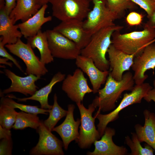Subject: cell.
I'll return each instance as SVG.
<instances>
[{"instance_id":"cell-1","label":"cell","mask_w":155,"mask_h":155,"mask_svg":"<svg viewBox=\"0 0 155 155\" xmlns=\"http://www.w3.org/2000/svg\"><path fill=\"white\" fill-rule=\"evenodd\" d=\"M135 84L133 75L130 71L123 75L121 80L117 81L109 73L103 88L100 89L92 103L98 110L103 112L113 110L116 108V102L125 91H131Z\"/></svg>"},{"instance_id":"cell-2","label":"cell","mask_w":155,"mask_h":155,"mask_svg":"<svg viewBox=\"0 0 155 155\" xmlns=\"http://www.w3.org/2000/svg\"><path fill=\"white\" fill-rule=\"evenodd\" d=\"M123 28V26L115 24L98 31L92 35L88 44L81 50L80 55L92 59L100 70L108 71L109 63L106 54L112 44V34L115 31H121Z\"/></svg>"},{"instance_id":"cell-3","label":"cell","mask_w":155,"mask_h":155,"mask_svg":"<svg viewBox=\"0 0 155 155\" xmlns=\"http://www.w3.org/2000/svg\"><path fill=\"white\" fill-rule=\"evenodd\" d=\"M116 30L111 37L112 44L128 54H140L148 44L155 40V28H144L141 31L121 34Z\"/></svg>"},{"instance_id":"cell-4","label":"cell","mask_w":155,"mask_h":155,"mask_svg":"<svg viewBox=\"0 0 155 155\" xmlns=\"http://www.w3.org/2000/svg\"><path fill=\"white\" fill-rule=\"evenodd\" d=\"M152 88L150 84L147 83L135 84L131 92L124 94L119 105L111 112L107 114H102L98 110L94 116L99 121L97 125V130L100 137L104 134L108 124L119 118V113L121 111L132 104L140 103L142 99Z\"/></svg>"},{"instance_id":"cell-5","label":"cell","mask_w":155,"mask_h":155,"mask_svg":"<svg viewBox=\"0 0 155 155\" xmlns=\"http://www.w3.org/2000/svg\"><path fill=\"white\" fill-rule=\"evenodd\" d=\"M93 7L83 21L84 29L92 35L101 29L115 25L114 21L119 18L109 8L106 0H92Z\"/></svg>"},{"instance_id":"cell-6","label":"cell","mask_w":155,"mask_h":155,"mask_svg":"<svg viewBox=\"0 0 155 155\" xmlns=\"http://www.w3.org/2000/svg\"><path fill=\"white\" fill-rule=\"evenodd\" d=\"M90 2L87 0H49L53 16L61 22L72 19L83 21L90 11Z\"/></svg>"},{"instance_id":"cell-7","label":"cell","mask_w":155,"mask_h":155,"mask_svg":"<svg viewBox=\"0 0 155 155\" xmlns=\"http://www.w3.org/2000/svg\"><path fill=\"white\" fill-rule=\"evenodd\" d=\"M76 104L80 114L81 125L79 136L75 141L80 148H88L101 137L95 125L96 118L92 116L96 108L92 103L88 106V108L81 102L76 103Z\"/></svg>"},{"instance_id":"cell-8","label":"cell","mask_w":155,"mask_h":155,"mask_svg":"<svg viewBox=\"0 0 155 155\" xmlns=\"http://www.w3.org/2000/svg\"><path fill=\"white\" fill-rule=\"evenodd\" d=\"M5 46L11 53L23 61L26 66V74H32L41 77L48 73L45 65L35 55L33 49L28 44L23 42L20 38L16 43L7 44Z\"/></svg>"},{"instance_id":"cell-9","label":"cell","mask_w":155,"mask_h":155,"mask_svg":"<svg viewBox=\"0 0 155 155\" xmlns=\"http://www.w3.org/2000/svg\"><path fill=\"white\" fill-rule=\"evenodd\" d=\"M49 48L53 57L75 59L81 49L74 42L53 29L46 31Z\"/></svg>"},{"instance_id":"cell-10","label":"cell","mask_w":155,"mask_h":155,"mask_svg":"<svg viewBox=\"0 0 155 155\" xmlns=\"http://www.w3.org/2000/svg\"><path fill=\"white\" fill-rule=\"evenodd\" d=\"M39 135L38 141L30 151L31 155H63V142L56 137L41 121L36 129Z\"/></svg>"},{"instance_id":"cell-11","label":"cell","mask_w":155,"mask_h":155,"mask_svg":"<svg viewBox=\"0 0 155 155\" xmlns=\"http://www.w3.org/2000/svg\"><path fill=\"white\" fill-rule=\"evenodd\" d=\"M62 89L76 103L81 102L86 94L93 92L88 85L83 72L79 68L76 69L72 74H69L65 78Z\"/></svg>"},{"instance_id":"cell-12","label":"cell","mask_w":155,"mask_h":155,"mask_svg":"<svg viewBox=\"0 0 155 155\" xmlns=\"http://www.w3.org/2000/svg\"><path fill=\"white\" fill-rule=\"evenodd\" d=\"M134 72L133 78L135 84L143 83L148 78L145 74L148 70L152 69L154 73L155 68V43L147 45L142 52L135 56L131 67Z\"/></svg>"},{"instance_id":"cell-13","label":"cell","mask_w":155,"mask_h":155,"mask_svg":"<svg viewBox=\"0 0 155 155\" xmlns=\"http://www.w3.org/2000/svg\"><path fill=\"white\" fill-rule=\"evenodd\" d=\"M53 29L74 42L81 49L88 44L92 35L84 29L83 21L78 19L62 21Z\"/></svg>"},{"instance_id":"cell-14","label":"cell","mask_w":155,"mask_h":155,"mask_svg":"<svg viewBox=\"0 0 155 155\" xmlns=\"http://www.w3.org/2000/svg\"><path fill=\"white\" fill-rule=\"evenodd\" d=\"M110 66L109 73L117 81L122 78L123 73L129 71L133 63L136 55L125 53L116 48L111 44L107 52Z\"/></svg>"},{"instance_id":"cell-15","label":"cell","mask_w":155,"mask_h":155,"mask_svg":"<svg viewBox=\"0 0 155 155\" xmlns=\"http://www.w3.org/2000/svg\"><path fill=\"white\" fill-rule=\"evenodd\" d=\"M6 75L11 80V83L10 86L5 89L0 93L1 97L4 94L12 92H18L26 96L34 94L38 88L35 84V82L40 78V77L31 74L26 76H19L9 69L4 71Z\"/></svg>"},{"instance_id":"cell-16","label":"cell","mask_w":155,"mask_h":155,"mask_svg":"<svg viewBox=\"0 0 155 155\" xmlns=\"http://www.w3.org/2000/svg\"><path fill=\"white\" fill-rule=\"evenodd\" d=\"M76 66L88 77L92 87L93 92H98L102 85L105 84L109 71H102L95 65L90 58L80 55L76 58Z\"/></svg>"},{"instance_id":"cell-17","label":"cell","mask_w":155,"mask_h":155,"mask_svg":"<svg viewBox=\"0 0 155 155\" xmlns=\"http://www.w3.org/2000/svg\"><path fill=\"white\" fill-rule=\"evenodd\" d=\"M67 107V113L64 121L59 125L54 127L52 131L56 132L59 135L65 150L67 149L69 145L71 142L78 139L79 135L78 127L81 123L80 119H79L76 121L74 119L75 105L69 104Z\"/></svg>"},{"instance_id":"cell-18","label":"cell","mask_w":155,"mask_h":155,"mask_svg":"<svg viewBox=\"0 0 155 155\" xmlns=\"http://www.w3.org/2000/svg\"><path fill=\"white\" fill-rule=\"evenodd\" d=\"M115 129L106 127L101 139L94 142L95 149L92 152H88V155H125L128 150L123 146H119L115 144L112 138L115 135Z\"/></svg>"},{"instance_id":"cell-19","label":"cell","mask_w":155,"mask_h":155,"mask_svg":"<svg viewBox=\"0 0 155 155\" xmlns=\"http://www.w3.org/2000/svg\"><path fill=\"white\" fill-rule=\"evenodd\" d=\"M47 4L42 5L38 11L26 21L17 24L23 36L26 38L36 35L45 23L51 21V16H45Z\"/></svg>"},{"instance_id":"cell-20","label":"cell","mask_w":155,"mask_h":155,"mask_svg":"<svg viewBox=\"0 0 155 155\" xmlns=\"http://www.w3.org/2000/svg\"><path fill=\"white\" fill-rule=\"evenodd\" d=\"M65 77V74L60 72H58L53 75L51 81L48 84L40 90H37L34 94L30 97L22 98H17L12 94L7 95L6 96L15 99L18 102H25L29 100H35L39 102L41 108L51 109L53 105L49 104V95L52 91L53 86L57 83L63 81Z\"/></svg>"},{"instance_id":"cell-21","label":"cell","mask_w":155,"mask_h":155,"mask_svg":"<svg viewBox=\"0 0 155 155\" xmlns=\"http://www.w3.org/2000/svg\"><path fill=\"white\" fill-rule=\"evenodd\" d=\"M144 126L137 124L134 126L137 138L141 142H145L155 151V114L147 109L143 112Z\"/></svg>"},{"instance_id":"cell-22","label":"cell","mask_w":155,"mask_h":155,"mask_svg":"<svg viewBox=\"0 0 155 155\" xmlns=\"http://www.w3.org/2000/svg\"><path fill=\"white\" fill-rule=\"evenodd\" d=\"M0 40L4 45L13 44L23 36L17 24H14L5 7L0 9Z\"/></svg>"},{"instance_id":"cell-23","label":"cell","mask_w":155,"mask_h":155,"mask_svg":"<svg viewBox=\"0 0 155 155\" xmlns=\"http://www.w3.org/2000/svg\"><path fill=\"white\" fill-rule=\"evenodd\" d=\"M42 6L36 0H17L9 16L14 24L19 20L23 22L35 14Z\"/></svg>"},{"instance_id":"cell-24","label":"cell","mask_w":155,"mask_h":155,"mask_svg":"<svg viewBox=\"0 0 155 155\" xmlns=\"http://www.w3.org/2000/svg\"><path fill=\"white\" fill-rule=\"evenodd\" d=\"M27 43L32 49L37 48L40 55V61L45 65L51 63L54 60L49 48L46 31L40 30L35 36L27 38Z\"/></svg>"},{"instance_id":"cell-25","label":"cell","mask_w":155,"mask_h":155,"mask_svg":"<svg viewBox=\"0 0 155 155\" xmlns=\"http://www.w3.org/2000/svg\"><path fill=\"white\" fill-rule=\"evenodd\" d=\"M37 115L23 111L18 112L12 128L16 130H22L29 127L36 130L41 122Z\"/></svg>"},{"instance_id":"cell-26","label":"cell","mask_w":155,"mask_h":155,"mask_svg":"<svg viewBox=\"0 0 155 155\" xmlns=\"http://www.w3.org/2000/svg\"><path fill=\"white\" fill-rule=\"evenodd\" d=\"M131 138L127 135L125 137V142L130 148L131 155H153L155 151L149 145L145 143L143 147L141 144L135 133H131Z\"/></svg>"},{"instance_id":"cell-27","label":"cell","mask_w":155,"mask_h":155,"mask_svg":"<svg viewBox=\"0 0 155 155\" xmlns=\"http://www.w3.org/2000/svg\"><path fill=\"white\" fill-rule=\"evenodd\" d=\"M54 103L52 108L50 110L48 118L43 121L45 126L52 131L58 121L62 118L66 116L67 111L61 107L57 102V97L55 94L53 97Z\"/></svg>"},{"instance_id":"cell-28","label":"cell","mask_w":155,"mask_h":155,"mask_svg":"<svg viewBox=\"0 0 155 155\" xmlns=\"http://www.w3.org/2000/svg\"><path fill=\"white\" fill-rule=\"evenodd\" d=\"M13 107L1 103L0 105V125L3 128L10 130L16 118L18 112Z\"/></svg>"},{"instance_id":"cell-29","label":"cell","mask_w":155,"mask_h":155,"mask_svg":"<svg viewBox=\"0 0 155 155\" xmlns=\"http://www.w3.org/2000/svg\"><path fill=\"white\" fill-rule=\"evenodd\" d=\"M1 103L7 104L15 108H18L22 111L27 113L38 114H39L48 115L50 109L39 108L38 106H32L18 103L12 98L3 96L1 97Z\"/></svg>"},{"instance_id":"cell-30","label":"cell","mask_w":155,"mask_h":155,"mask_svg":"<svg viewBox=\"0 0 155 155\" xmlns=\"http://www.w3.org/2000/svg\"><path fill=\"white\" fill-rule=\"evenodd\" d=\"M111 10L119 18L124 15L125 10L135 8L136 4L131 0H106Z\"/></svg>"},{"instance_id":"cell-31","label":"cell","mask_w":155,"mask_h":155,"mask_svg":"<svg viewBox=\"0 0 155 155\" xmlns=\"http://www.w3.org/2000/svg\"><path fill=\"white\" fill-rule=\"evenodd\" d=\"M144 10L147 14V17H150L155 10V1L154 0H131Z\"/></svg>"},{"instance_id":"cell-32","label":"cell","mask_w":155,"mask_h":155,"mask_svg":"<svg viewBox=\"0 0 155 155\" xmlns=\"http://www.w3.org/2000/svg\"><path fill=\"white\" fill-rule=\"evenodd\" d=\"M12 148L11 138L1 139L0 143V155H12Z\"/></svg>"},{"instance_id":"cell-33","label":"cell","mask_w":155,"mask_h":155,"mask_svg":"<svg viewBox=\"0 0 155 155\" xmlns=\"http://www.w3.org/2000/svg\"><path fill=\"white\" fill-rule=\"evenodd\" d=\"M143 16L135 11L130 12L127 16L126 20L127 24L133 26L140 25L142 22Z\"/></svg>"},{"instance_id":"cell-34","label":"cell","mask_w":155,"mask_h":155,"mask_svg":"<svg viewBox=\"0 0 155 155\" xmlns=\"http://www.w3.org/2000/svg\"><path fill=\"white\" fill-rule=\"evenodd\" d=\"M4 45L0 40V55L11 61L21 71H23L22 68L17 60L9 54L5 48Z\"/></svg>"},{"instance_id":"cell-35","label":"cell","mask_w":155,"mask_h":155,"mask_svg":"<svg viewBox=\"0 0 155 155\" xmlns=\"http://www.w3.org/2000/svg\"><path fill=\"white\" fill-rule=\"evenodd\" d=\"M17 0H5V9L9 15L15 7Z\"/></svg>"},{"instance_id":"cell-36","label":"cell","mask_w":155,"mask_h":155,"mask_svg":"<svg viewBox=\"0 0 155 155\" xmlns=\"http://www.w3.org/2000/svg\"><path fill=\"white\" fill-rule=\"evenodd\" d=\"M148 18V20L144 24V28H155V10L152 14Z\"/></svg>"},{"instance_id":"cell-37","label":"cell","mask_w":155,"mask_h":155,"mask_svg":"<svg viewBox=\"0 0 155 155\" xmlns=\"http://www.w3.org/2000/svg\"><path fill=\"white\" fill-rule=\"evenodd\" d=\"M11 134L10 130L4 128L0 125V139L11 138Z\"/></svg>"},{"instance_id":"cell-38","label":"cell","mask_w":155,"mask_h":155,"mask_svg":"<svg viewBox=\"0 0 155 155\" xmlns=\"http://www.w3.org/2000/svg\"><path fill=\"white\" fill-rule=\"evenodd\" d=\"M143 98L148 102L153 101L155 103V89L150 90Z\"/></svg>"},{"instance_id":"cell-39","label":"cell","mask_w":155,"mask_h":155,"mask_svg":"<svg viewBox=\"0 0 155 155\" xmlns=\"http://www.w3.org/2000/svg\"><path fill=\"white\" fill-rule=\"evenodd\" d=\"M9 59L5 58H0V63L8 65L10 67H12L13 63L11 62H7Z\"/></svg>"},{"instance_id":"cell-40","label":"cell","mask_w":155,"mask_h":155,"mask_svg":"<svg viewBox=\"0 0 155 155\" xmlns=\"http://www.w3.org/2000/svg\"><path fill=\"white\" fill-rule=\"evenodd\" d=\"M37 2L41 6L47 4L49 3V0H36Z\"/></svg>"},{"instance_id":"cell-41","label":"cell","mask_w":155,"mask_h":155,"mask_svg":"<svg viewBox=\"0 0 155 155\" xmlns=\"http://www.w3.org/2000/svg\"><path fill=\"white\" fill-rule=\"evenodd\" d=\"M5 0H0V9L5 7Z\"/></svg>"},{"instance_id":"cell-42","label":"cell","mask_w":155,"mask_h":155,"mask_svg":"<svg viewBox=\"0 0 155 155\" xmlns=\"http://www.w3.org/2000/svg\"><path fill=\"white\" fill-rule=\"evenodd\" d=\"M153 85L154 86V88L155 89V79L153 81Z\"/></svg>"},{"instance_id":"cell-43","label":"cell","mask_w":155,"mask_h":155,"mask_svg":"<svg viewBox=\"0 0 155 155\" xmlns=\"http://www.w3.org/2000/svg\"><path fill=\"white\" fill-rule=\"evenodd\" d=\"M88 1H89L90 2L91 1H92V0H87Z\"/></svg>"},{"instance_id":"cell-44","label":"cell","mask_w":155,"mask_h":155,"mask_svg":"<svg viewBox=\"0 0 155 155\" xmlns=\"http://www.w3.org/2000/svg\"><path fill=\"white\" fill-rule=\"evenodd\" d=\"M154 0L155 1V0Z\"/></svg>"}]
</instances>
